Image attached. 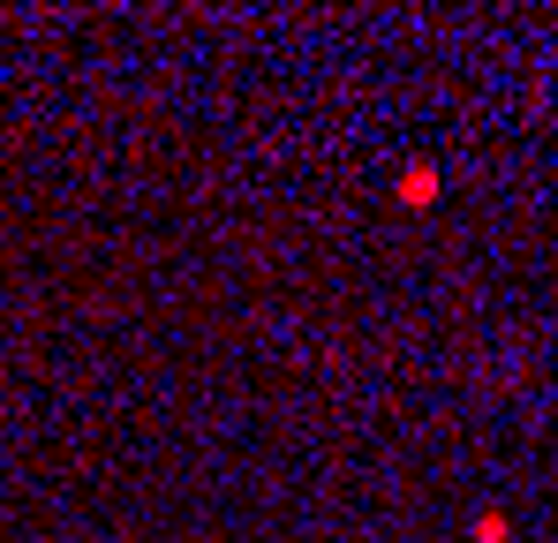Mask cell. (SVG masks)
<instances>
[{
	"mask_svg": "<svg viewBox=\"0 0 558 543\" xmlns=\"http://www.w3.org/2000/svg\"><path fill=\"white\" fill-rule=\"evenodd\" d=\"M400 196H408V204H430V196H438V174H430V167H415V174L400 181Z\"/></svg>",
	"mask_w": 558,
	"mask_h": 543,
	"instance_id": "6da1fadb",
	"label": "cell"
}]
</instances>
